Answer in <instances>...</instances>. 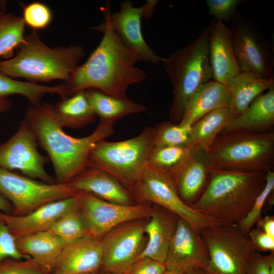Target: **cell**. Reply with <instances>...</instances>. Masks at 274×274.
<instances>
[{"mask_svg":"<svg viewBox=\"0 0 274 274\" xmlns=\"http://www.w3.org/2000/svg\"><path fill=\"white\" fill-rule=\"evenodd\" d=\"M92 29L102 32L103 37L86 61L63 82L67 95L94 89L113 96L128 97V87L145 80V71L135 66L136 55L106 24Z\"/></svg>","mask_w":274,"mask_h":274,"instance_id":"6da1fadb","label":"cell"},{"mask_svg":"<svg viewBox=\"0 0 274 274\" xmlns=\"http://www.w3.org/2000/svg\"><path fill=\"white\" fill-rule=\"evenodd\" d=\"M24 119L47 152L53 164L56 183L60 184H68L87 168L92 148L114 132L113 124L100 121L94 131L86 136H70L63 130L58 121L53 105L46 102L31 106L26 111Z\"/></svg>","mask_w":274,"mask_h":274,"instance_id":"7a4b0ae2","label":"cell"},{"mask_svg":"<svg viewBox=\"0 0 274 274\" xmlns=\"http://www.w3.org/2000/svg\"><path fill=\"white\" fill-rule=\"evenodd\" d=\"M265 183V172L213 169L206 189L191 207L219 225H236L251 210Z\"/></svg>","mask_w":274,"mask_h":274,"instance_id":"3957f363","label":"cell"},{"mask_svg":"<svg viewBox=\"0 0 274 274\" xmlns=\"http://www.w3.org/2000/svg\"><path fill=\"white\" fill-rule=\"evenodd\" d=\"M85 56L78 45L51 48L37 31L25 36L15 55L0 61V72L12 78H23L32 83L56 80L67 81Z\"/></svg>","mask_w":274,"mask_h":274,"instance_id":"277c9868","label":"cell"},{"mask_svg":"<svg viewBox=\"0 0 274 274\" xmlns=\"http://www.w3.org/2000/svg\"><path fill=\"white\" fill-rule=\"evenodd\" d=\"M210 24L195 40L161 62L173 85L169 121L179 124L190 99L203 83L213 80L209 59Z\"/></svg>","mask_w":274,"mask_h":274,"instance_id":"5b68a950","label":"cell"},{"mask_svg":"<svg viewBox=\"0 0 274 274\" xmlns=\"http://www.w3.org/2000/svg\"><path fill=\"white\" fill-rule=\"evenodd\" d=\"M207 153L214 169L244 173L273 170L274 133H225L217 138Z\"/></svg>","mask_w":274,"mask_h":274,"instance_id":"8992f818","label":"cell"},{"mask_svg":"<svg viewBox=\"0 0 274 274\" xmlns=\"http://www.w3.org/2000/svg\"><path fill=\"white\" fill-rule=\"evenodd\" d=\"M154 138V128L147 126L131 139L118 142L101 140L91 149L87 168L105 171L130 188L148 164Z\"/></svg>","mask_w":274,"mask_h":274,"instance_id":"52a82bcc","label":"cell"},{"mask_svg":"<svg viewBox=\"0 0 274 274\" xmlns=\"http://www.w3.org/2000/svg\"><path fill=\"white\" fill-rule=\"evenodd\" d=\"M209 254L205 268L212 274H245L256 252L248 235L236 225H217L201 231Z\"/></svg>","mask_w":274,"mask_h":274,"instance_id":"ba28073f","label":"cell"},{"mask_svg":"<svg viewBox=\"0 0 274 274\" xmlns=\"http://www.w3.org/2000/svg\"><path fill=\"white\" fill-rule=\"evenodd\" d=\"M130 189L138 200L154 203L173 213L200 232L206 228L219 225L182 200L168 172L148 164L140 180Z\"/></svg>","mask_w":274,"mask_h":274,"instance_id":"9c48e42d","label":"cell"},{"mask_svg":"<svg viewBox=\"0 0 274 274\" xmlns=\"http://www.w3.org/2000/svg\"><path fill=\"white\" fill-rule=\"evenodd\" d=\"M0 191L13 207L12 214H27L47 203L75 196L69 184L47 183L0 168Z\"/></svg>","mask_w":274,"mask_h":274,"instance_id":"30bf717a","label":"cell"},{"mask_svg":"<svg viewBox=\"0 0 274 274\" xmlns=\"http://www.w3.org/2000/svg\"><path fill=\"white\" fill-rule=\"evenodd\" d=\"M230 23L233 48L241 72L273 78L272 47L259 29L238 11Z\"/></svg>","mask_w":274,"mask_h":274,"instance_id":"8fae6325","label":"cell"},{"mask_svg":"<svg viewBox=\"0 0 274 274\" xmlns=\"http://www.w3.org/2000/svg\"><path fill=\"white\" fill-rule=\"evenodd\" d=\"M139 220L116 226L100 239L103 271L124 274L139 259L147 242L146 223Z\"/></svg>","mask_w":274,"mask_h":274,"instance_id":"7c38bea8","label":"cell"},{"mask_svg":"<svg viewBox=\"0 0 274 274\" xmlns=\"http://www.w3.org/2000/svg\"><path fill=\"white\" fill-rule=\"evenodd\" d=\"M38 142L34 131L24 119L16 133L0 144V168L19 170L26 177L45 183H56L45 170L48 159L38 151Z\"/></svg>","mask_w":274,"mask_h":274,"instance_id":"4fadbf2b","label":"cell"},{"mask_svg":"<svg viewBox=\"0 0 274 274\" xmlns=\"http://www.w3.org/2000/svg\"><path fill=\"white\" fill-rule=\"evenodd\" d=\"M76 196L89 234L99 240L116 226L149 217L152 211L151 208L145 204H117L85 191H77Z\"/></svg>","mask_w":274,"mask_h":274,"instance_id":"5bb4252c","label":"cell"},{"mask_svg":"<svg viewBox=\"0 0 274 274\" xmlns=\"http://www.w3.org/2000/svg\"><path fill=\"white\" fill-rule=\"evenodd\" d=\"M100 10L104 18L103 23L108 26L118 36L122 43L136 56L138 61L158 63L164 59L152 49L143 36L141 19L145 18L144 5L134 7L132 3L126 1L120 3V10L111 13L109 2Z\"/></svg>","mask_w":274,"mask_h":274,"instance_id":"9a60e30c","label":"cell"},{"mask_svg":"<svg viewBox=\"0 0 274 274\" xmlns=\"http://www.w3.org/2000/svg\"><path fill=\"white\" fill-rule=\"evenodd\" d=\"M212 169L207 152L193 145L183 158L168 173L180 198L191 207L206 189Z\"/></svg>","mask_w":274,"mask_h":274,"instance_id":"2e32d148","label":"cell"},{"mask_svg":"<svg viewBox=\"0 0 274 274\" xmlns=\"http://www.w3.org/2000/svg\"><path fill=\"white\" fill-rule=\"evenodd\" d=\"M209 260L208 249L201 232L179 217L164 261L166 269L184 273L205 268Z\"/></svg>","mask_w":274,"mask_h":274,"instance_id":"e0dca14e","label":"cell"},{"mask_svg":"<svg viewBox=\"0 0 274 274\" xmlns=\"http://www.w3.org/2000/svg\"><path fill=\"white\" fill-rule=\"evenodd\" d=\"M78 203L75 196L45 204L24 215L0 212V219L15 237L49 231L56 220Z\"/></svg>","mask_w":274,"mask_h":274,"instance_id":"ac0fdd59","label":"cell"},{"mask_svg":"<svg viewBox=\"0 0 274 274\" xmlns=\"http://www.w3.org/2000/svg\"><path fill=\"white\" fill-rule=\"evenodd\" d=\"M209 59L213 80L226 85L241 71L234 52L230 28L214 19L211 23Z\"/></svg>","mask_w":274,"mask_h":274,"instance_id":"d6986e66","label":"cell"},{"mask_svg":"<svg viewBox=\"0 0 274 274\" xmlns=\"http://www.w3.org/2000/svg\"><path fill=\"white\" fill-rule=\"evenodd\" d=\"M100 240L90 234L65 245L53 268L57 274H82L101 267Z\"/></svg>","mask_w":274,"mask_h":274,"instance_id":"ffe728a7","label":"cell"},{"mask_svg":"<svg viewBox=\"0 0 274 274\" xmlns=\"http://www.w3.org/2000/svg\"><path fill=\"white\" fill-rule=\"evenodd\" d=\"M68 184L76 191L88 192L109 202L133 204L132 192L116 178L100 169L87 168Z\"/></svg>","mask_w":274,"mask_h":274,"instance_id":"44dd1931","label":"cell"},{"mask_svg":"<svg viewBox=\"0 0 274 274\" xmlns=\"http://www.w3.org/2000/svg\"><path fill=\"white\" fill-rule=\"evenodd\" d=\"M157 207L152 209L150 220L145 224V231L148 238L140 258H149L164 263L179 217L161 207Z\"/></svg>","mask_w":274,"mask_h":274,"instance_id":"7402d4cb","label":"cell"},{"mask_svg":"<svg viewBox=\"0 0 274 274\" xmlns=\"http://www.w3.org/2000/svg\"><path fill=\"white\" fill-rule=\"evenodd\" d=\"M273 124L274 88L257 96L243 112L230 119L223 130L225 133L237 131L264 133Z\"/></svg>","mask_w":274,"mask_h":274,"instance_id":"603a6c76","label":"cell"},{"mask_svg":"<svg viewBox=\"0 0 274 274\" xmlns=\"http://www.w3.org/2000/svg\"><path fill=\"white\" fill-rule=\"evenodd\" d=\"M230 91L226 85L214 80L202 84L194 93L179 123L191 127L209 112L222 107H229Z\"/></svg>","mask_w":274,"mask_h":274,"instance_id":"cb8c5ba5","label":"cell"},{"mask_svg":"<svg viewBox=\"0 0 274 274\" xmlns=\"http://www.w3.org/2000/svg\"><path fill=\"white\" fill-rule=\"evenodd\" d=\"M21 254L46 268L53 270L65 244L50 231L16 237Z\"/></svg>","mask_w":274,"mask_h":274,"instance_id":"d4e9b609","label":"cell"},{"mask_svg":"<svg viewBox=\"0 0 274 274\" xmlns=\"http://www.w3.org/2000/svg\"><path fill=\"white\" fill-rule=\"evenodd\" d=\"M227 86L231 93L229 107L236 117L243 112L257 96L274 88V79H264L252 73L241 72Z\"/></svg>","mask_w":274,"mask_h":274,"instance_id":"484cf974","label":"cell"},{"mask_svg":"<svg viewBox=\"0 0 274 274\" xmlns=\"http://www.w3.org/2000/svg\"><path fill=\"white\" fill-rule=\"evenodd\" d=\"M85 91L96 116L101 122L114 124L120 119L146 111L144 106L128 97H117L94 89Z\"/></svg>","mask_w":274,"mask_h":274,"instance_id":"4316f807","label":"cell"},{"mask_svg":"<svg viewBox=\"0 0 274 274\" xmlns=\"http://www.w3.org/2000/svg\"><path fill=\"white\" fill-rule=\"evenodd\" d=\"M53 109L62 128H82L93 122L96 117L85 90L61 98L53 105Z\"/></svg>","mask_w":274,"mask_h":274,"instance_id":"83f0119b","label":"cell"},{"mask_svg":"<svg viewBox=\"0 0 274 274\" xmlns=\"http://www.w3.org/2000/svg\"><path fill=\"white\" fill-rule=\"evenodd\" d=\"M234 117L229 107L218 108L207 114L191 126V144L207 152L229 120Z\"/></svg>","mask_w":274,"mask_h":274,"instance_id":"f1b7e54d","label":"cell"},{"mask_svg":"<svg viewBox=\"0 0 274 274\" xmlns=\"http://www.w3.org/2000/svg\"><path fill=\"white\" fill-rule=\"evenodd\" d=\"M48 93L57 94L62 98L67 95V91L63 84L46 86L23 82L0 72V98L19 94L27 98L31 106H37L42 102L43 97Z\"/></svg>","mask_w":274,"mask_h":274,"instance_id":"f546056e","label":"cell"},{"mask_svg":"<svg viewBox=\"0 0 274 274\" xmlns=\"http://www.w3.org/2000/svg\"><path fill=\"white\" fill-rule=\"evenodd\" d=\"M0 9V59H9L24 42L25 24L22 17ZM1 61V60H0Z\"/></svg>","mask_w":274,"mask_h":274,"instance_id":"4dcf8cb0","label":"cell"},{"mask_svg":"<svg viewBox=\"0 0 274 274\" xmlns=\"http://www.w3.org/2000/svg\"><path fill=\"white\" fill-rule=\"evenodd\" d=\"M49 231L65 245L89 234L78 200L77 204L56 220Z\"/></svg>","mask_w":274,"mask_h":274,"instance_id":"1f68e13d","label":"cell"},{"mask_svg":"<svg viewBox=\"0 0 274 274\" xmlns=\"http://www.w3.org/2000/svg\"><path fill=\"white\" fill-rule=\"evenodd\" d=\"M154 146H188L192 145L191 127L162 121L154 128Z\"/></svg>","mask_w":274,"mask_h":274,"instance_id":"d6a6232c","label":"cell"},{"mask_svg":"<svg viewBox=\"0 0 274 274\" xmlns=\"http://www.w3.org/2000/svg\"><path fill=\"white\" fill-rule=\"evenodd\" d=\"M192 145L154 146L149 155L148 164L168 172L183 158Z\"/></svg>","mask_w":274,"mask_h":274,"instance_id":"836d02e7","label":"cell"},{"mask_svg":"<svg viewBox=\"0 0 274 274\" xmlns=\"http://www.w3.org/2000/svg\"><path fill=\"white\" fill-rule=\"evenodd\" d=\"M265 186L256 198L251 210L248 214L236 224V226L244 234L248 235L249 231L261 219L264 206L274 190V172L265 173Z\"/></svg>","mask_w":274,"mask_h":274,"instance_id":"e575fe53","label":"cell"},{"mask_svg":"<svg viewBox=\"0 0 274 274\" xmlns=\"http://www.w3.org/2000/svg\"><path fill=\"white\" fill-rule=\"evenodd\" d=\"M23 6V16L25 25L37 31L48 27L53 19L50 8L44 3L35 2Z\"/></svg>","mask_w":274,"mask_h":274,"instance_id":"d590c367","label":"cell"},{"mask_svg":"<svg viewBox=\"0 0 274 274\" xmlns=\"http://www.w3.org/2000/svg\"><path fill=\"white\" fill-rule=\"evenodd\" d=\"M50 272L30 258L7 259L0 262V274H49Z\"/></svg>","mask_w":274,"mask_h":274,"instance_id":"8d00e7d4","label":"cell"},{"mask_svg":"<svg viewBox=\"0 0 274 274\" xmlns=\"http://www.w3.org/2000/svg\"><path fill=\"white\" fill-rule=\"evenodd\" d=\"M242 0H206L208 14L214 19L225 23L231 22L237 12V7L243 4Z\"/></svg>","mask_w":274,"mask_h":274,"instance_id":"74e56055","label":"cell"},{"mask_svg":"<svg viewBox=\"0 0 274 274\" xmlns=\"http://www.w3.org/2000/svg\"><path fill=\"white\" fill-rule=\"evenodd\" d=\"M7 259H28L19 252L16 237L6 224L0 219V262Z\"/></svg>","mask_w":274,"mask_h":274,"instance_id":"f35d334b","label":"cell"},{"mask_svg":"<svg viewBox=\"0 0 274 274\" xmlns=\"http://www.w3.org/2000/svg\"><path fill=\"white\" fill-rule=\"evenodd\" d=\"M166 270L164 263L149 258H140L124 274H163Z\"/></svg>","mask_w":274,"mask_h":274,"instance_id":"ab89813d","label":"cell"},{"mask_svg":"<svg viewBox=\"0 0 274 274\" xmlns=\"http://www.w3.org/2000/svg\"><path fill=\"white\" fill-rule=\"evenodd\" d=\"M248 236L256 252H274V238L257 227L251 228Z\"/></svg>","mask_w":274,"mask_h":274,"instance_id":"60d3db41","label":"cell"},{"mask_svg":"<svg viewBox=\"0 0 274 274\" xmlns=\"http://www.w3.org/2000/svg\"><path fill=\"white\" fill-rule=\"evenodd\" d=\"M270 256L271 253L265 255L255 252L248 263L245 274H270Z\"/></svg>","mask_w":274,"mask_h":274,"instance_id":"b9f144b4","label":"cell"},{"mask_svg":"<svg viewBox=\"0 0 274 274\" xmlns=\"http://www.w3.org/2000/svg\"><path fill=\"white\" fill-rule=\"evenodd\" d=\"M257 227L274 238V216L266 215L262 217L256 223Z\"/></svg>","mask_w":274,"mask_h":274,"instance_id":"7bdbcfd3","label":"cell"},{"mask_svg":"<svg viewBox=\"0 0 274 274\" xmlns=\"http://www.w3.org/2000/svg\"><path fill=\"white\" fill-rule=\"evenodd\" d=\"M13 211L12 204L0 191V212L6 214H12Z\"/></svg>","mask_w":274,"mask_h":274,"instance_id":"ee69618b","label":"cell"},{"mask_svg":"<svg viewBox=\"0 0 274 274\" xmlns=\"http://www.w3.org/2000/svg\"><path fill=\"white\" fill-rule=\"evenodd\" d=\"M11 102L7 98H0V113L8 112L11 107Z\"/></svg>","mask_w":274,"mask_h":274,"instance_id":"f6af8a7d","label":"cell"},{"mask_svg":"<svg viewBox=\"0 0 274 274\" xmlns=\"http://www.w3.org/2000/svg\"><path fill=\"white\" fill-rule=\"evenodd\" d=\"M184 274H212L205 268H197L190 269L184 273Z\"/></svg>","mask_w":274,"mask_h":274,"instance_id":"bcb514c9","label":"cell"},{"mask_svg":"<svg viewBox=\"0 0 274 274\" xmlns=\"http://www.w3.org/2000/svg\"><path fill=\"white\" fill-rule=\"evenodd\" d=\"M163 274H184V273L177 271L168 270L166 269Z\"/></svg>","mask_w":274,"mask_h":274,"instance_id":"7dc6e473","label":"cell"},{"mask_svg":"<svg viewBox=\"0 0 274 274\" xmlns=\"http://www.w3.org/2000/svg\"><path fill=\"white\" fill-rule=\"evenodd\" d=\"M101 274H122V273L103 271V272H102Z\"/></svg>","mask_w":274,"mask_h":274,"instance_id":"c3c4849f","label":"cell"},{"mask_svg":"<svg viewBox=\"0 0 274 274\" xmlns=\"http://www.w3.org/2000/svg\"><path fill=\"white\" fill-rule=\"evenodd\" d=\"M82 274H99V273L98 272V270H97V271H92V272L84 273Z\"/></svg>","mask_w":274,"mask_h":274,"instance_id":"681fc988","label":"cell"},{"mask_svg":"<svg viewBox=\"0 0 274 274\" xmlns=\"http://www.w3.org/2000/svg\"><path fill=\"white\" fill-rule=\"evenodd\" d=\"M53 274H57V273H54Z\"/></svg>","mask_w":274,"mask_h":274,"instance_id":"f907efd6","label":"cell"}]
</instances>
